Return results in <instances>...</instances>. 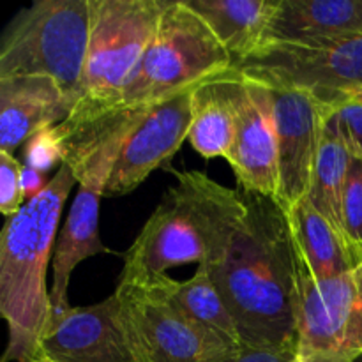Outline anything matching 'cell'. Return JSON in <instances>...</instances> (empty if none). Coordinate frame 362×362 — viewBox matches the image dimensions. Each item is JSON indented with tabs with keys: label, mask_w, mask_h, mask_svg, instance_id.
Here are the masks:
<instances>
[{
	"label": "cell",
	"mask_w": 362,
	"mask_h": 362,
	"mask_svg": "<svg viewBox=\"0 0 362 362\" xmlns=\"http://www.w3.org/2000/svg\"><path fill=\"white\" fill-rule=\"evenodd\" d=\"M244 193V191H243ZM247 216L232 250L209 269L243 349H296L299 262L278 200L244 193Z\"/></svg>",
	"instance_id": "cell-1"
},
{
	"label": "cell",
	"mask_w": 362,
	"mask_h": 362,
	"mask_svg": "<svg viewBox=\"0 0 362 362\" xmlns=\"http://www.w3.org/2000/svg\"><path fill=\"white\" fill-rule=\"evenodd\" d=\"M177 184L124 253V285H151L175 265L221 264L247 216L240 189H230L202 172H173Z\"/></svg>",
	"instance_id": "cell-2"
},
{
	"label": "cell",
	"mask_w": 362,
	"mask_h": 362,
	"mask_svg": "<svg viewBox=\"0 0 362 362\" xmlns=\"http://www.w3.org/2000/svg\"><path fill=\"white\" fill-rule=\"evenodd\" d=\"M74 184L73 172L62 163L46 189L6 219L0 237V315L9 329L4 362L45 359L41 338L53 313L46 269Z\"/></svg>",
	"instance_id": "cell-3"
},
{
	"label": "cell",
	"mask_w": 362,
	"mask_h": 362,
	"mask_svg": "<svg viewBox=\"0 0 362 362\" xmlns=\"http://www.w3.org/2000/svg\"><path fill=\"white\" fill-rule=\"evenodd\" d=\"M90 32L88 0H37L0 39V78L48 76L78 103Z\"/></svg>",
	"instance_id": "cell-4"
},
{
	"label": "cell",
	"mask_w": 362,
	"mask_h": 362,
	"mask_svg": "<svg viewBox=\"0 0 362 362\" xmlns=\"http://www.w3.org/2000/svg\"><path fill=\"white\" fill-rule=\"evenodd\" d=\"M88 6L90 32L81 94L69 120L119 108L127 81L158 28L166 0H88Z\"/></svg>",
	"instance_id": "cell-5"
},
{
	"label": "cell",
	"mask_w": 362,
	"mask_h": 362,
	"mask_svg": "<svg viewBox=\"0 0 362 362\" xmlns=\"http://www.w3.org/2000/svg\"><path fill=\"white\" fill-rule=\"evenodd\" d=\"M232 69L233 59L209 25L184 0H166L158 28L127 81L120 106L156 105L182 88Z\"/></svg>",
	"instance_id": "cell-6"
},
{
	"label": "cell",
	"mask_w": 362,
	"mask_h": 362,
	"mask_svg": "<svg viewBox=\"0 0 362 362\" xmlns=\"http://www.w3.org/2000/svg\"><path fill=\"white\" fill-rule=\"evenodd\" d=\"M115 296L134 362H233L243 352L189 320L159 286L119 283Z\"/></svg>",
	"instance_id": "cell-7"
},
{
	"label": "cell",
	"mask_w": 362,
	"mask_h": 362,
	"mask_svg": "<svg viewBox=\"0 0 362 362\" xmlns=\"http://www.w3.org/2000/svg\"><path fill=\"white\" fill-rule=\"evenodd\" d=\"M297 361L362 362V264L325 281L299 271Z\"/></svg>",
	"instance_id": "cell-8"
},
{
	"label": "cell",
	"mask_w": 362,
	"mask_h": 362,
	"mask_svg": "<svg viewBox=\"0 0 362 362\" xmlns=\"http://www.w3.org/2000/svg\"><path fill=\"white\" fill-rule=\"evenodd\" d=\"M265 87L271 98L276 138H278V202L285 211H288L293 205L306 200L310 194L322 138L329 117L334 112V106L300 88L274 87V85H265Z\"/></svg>",
	"instance_id": "cell-9"
},
{
	"label": "cell",
	"mask_w": 362,
	"mask_h": 362,
	"mask_svg": "<svg viewBox=\"0 0 362 362\" xmlns=\"http://www.w3.org/2000/svg\"><path fill=\"white\" fill-rule=\"evenodd\" d=\"M228 85L235 110V134L225 159L240 191L278 200V138L267 87L233 69L228 73Z\"/></svg>",
	"instance_id": "cell-10"
},
{
	"label": "cell",
	"mask_w": 362,
	"mask_h": 362,
	"mask_svg": "<svg viewBox=\"0 0 362 362\" xmlns=\"http://www.w3.org/2000/svg\"><path fill=\"white\" fill-rule=\"evenodd\" d=\"M198 85L182 88L148 108L147 115L124 141L106 184L105 197L113 198L131 193L156 168L175 156L184 140L189 138L193 94Z\"/></svg>",
	"instance_id": "cell-11"
},
{
	"label": "cell",
	"mask_w": 362,
	"mask_h": 362,
	"mask_svg": "<svg viewBox=\"0 0 362 362\" xmlns=\"http://www.w3.org/2000/svg\"><path fill=\"white\" fill-rule=\"evenodd\" d=\"M41 352L53 362H134L115 292L98 304L52 313Z\"/></svg>",
	"instance_id": "cell-12"
},
{
	"label": "cell",
	"mask_w": 362,
	"mask_h": 362,
	"mask_svg": "<svg viewBox=\"0 0 362 362\" xmlns=\"http://www.w3.org/2000/svg\"><path fill=\"white\" fill-rule=\"evenodd\" d=\"M110 175L112 170L95 168L78 177L80 189L57 237L53 255V286L49 292L53 313H62L71 308L67 288L76 265L95 255L112 253L99 237V205Z\"/></svg>",
	"instance_id": "cell-13"
},
{
	"label": "cell",
	"mask_w": 362,
	"mask_h": 362,
	"mask_svg": "<svg viewBox=\"0 0 362 362\" xmlns=\"http://www.w3.org/2000/svg\"><path fill=\"white\" fill-rule=\"evenodd\" d=\"M73 108V99L52 78H0V151L14 154L39 131L62 124Z\"/></svg>",
	"instance_id": "cell-14"
},
{
	"label": "cell",
	"mask_w": 362,
	"mask_h": 362,
	"mask_svg": "<svg viewBox=\"0 0 362 362\" xmlns=\"http://www.w3.org/2000/svg\"><path fill=\"white\" fill-rule=\"evenodd\" d=\"M292 230L299 271L313 281L338 278L362 264V251L331 225L311 202L285 211Z\"/></svg>",
	"instance_id": "cell-15"
},
{
	"label": "cell",
	"mask_w": 362,
	"mask_h": 362,
	"mask_svg": "<svg viewBox=\"0 0 362 362\" xmlns=\"http://www.w3.org/2000/svg\"><path fill=\"white\" fill-rule=\"evenodd\" d=\"M362 32V0H278L267 45Z\"/></svg>",
	"instance_id": "cell-16"
},
{
	"label": "cell",
	"mask_w": 362,
	"mask_h": 362,
	"mask_svg": "<svg viewBox=\"0 0 362 362\" xmlns=\"http://www.w3.org/2000/svg\"><path fill=\"white\" fill-rule=\"evenodd\" d=\"M219 39L233 66L260 52L278 0H184Z\"/></svg>",
	"instance_id": "cell-17"
},
{
	"label": "cell",
	"mask_w": 362,
	"mask_h": 362,
	"mask_svg": "<svg viewBox=\"0 0 362 362\" xmlns=\"http://www.w3.org/2000/svg\"><path fill=\"white\" fill-rule=\"evenodd\" d=\"M235 134V110L228 73L211 78L194 88L189 141L205 159L226 158Z\"/></svg>",
	"instance_id": "cell-18"
},
{
	"label": "cell",
	"mask_w": 362,
	"mask_h": 362,
	"mask_svg": "<svg viewBox=\"0 0 362 362\" xmlns=\"http://www.w3.org/2000/svg\"><path fill=\"white\" fill-rule=\"evenodd\" d=\"M151 285L159 286L163 293L194 324L221 336L233 345L243 346L235 320L226 308L219 290L216 288L207 267L200 265L198 271L186 281H177L166 274Z\"/></svg>",
	"instance_id": "cell-19"
},
{
	"label": "cell",
	"mask_w": 362,
	"mask_h": 362,
	"mask_svg": "<svg viewBox=\"0 0 362 362\" xmlns=\"http://www.w3.org/2000/svg\"><path fill=\"white\" fill-rule=\"evenodd\" d=\"M332 113L325 126L324 138H322L320 154H318L308 200L334 228L349 237L345 230V219H343V194H345L350 166V147Z\"/></svg>",
	"instance_id": "cell-20"
},
{
	"label": "cell",
	"mask_w": 362,
	"mask_h": 362,
	"mask_svg": "<svg viewBox=\"0 0 362 362\" xmlns=\"http://www.w3.org/2000/svg\"><path fill=\"white\" fill-rule=\"evenodd\" d=\"M350 166L343 194V219L352 243L362 251V152L349 144Z\"/></svg>",
	"instance_id": "cell-21"
},
{
	"label": "cell",
	"mask_w": 362,
	"mask_h": 362,
	"mask_svg": "<svg viewBox=\"0 0 362 362\" xmlns=\"http://www.w3.org/2000/svg\"><path fill=\"white\" fill-rule=\"evenodd\" d=\"M23 165L48 173L57 165H62V140L57 126L46 127L25 144Z\"/></svg>",
	"instance_id": "cell-22"
},
{
	"label": "cell",
	"mask_w": 362,
	"mask_h": 362,
	"mask_svg": "<svg viewBox=\"0 0 362 362\" xmlns=\"http://www.w3.org/2000/svg\"><path fill=\"white\" fill-rule=\"evenodd\" d=\"M21 166L14 154L0 151V212L6 219L16 214L25 204L20 180Z\"/></svg>",
	"instance_id": "cell-23"
},
{
	"label": "cell",
	"mask_w": 362,
	"mask_h": 362,
	"mask_svg": "<svg viewBox=\"0 0 362 362\" xmlns=\"http://www.w3.org/2000/svg\"><path fill=\"white\" fill-rule=\"evenodd\" d=\"M336 124L345 134L346 141L362 152V105L357 103H339L334 106Z\"/></svg>",
	"instance_id": "cell-24"
},
{
	"label": "cell",
	"mask_w": 362,
	"mask_h": 362,
	"mask_svg": "<svg viewBox=\"0 0 362 362\" xmlns=\"http://www.w3.org/2000/svg\"><path fill=\"white\" fill-rule=\"evenodd\" d=\"M233 362H297L296 349H243Z\"/></svg>",
	"instance_id": "cell-25"
},
{
	"label": "cell",
	"mask_w": 362,
	"mask_h": 362,
	"mask_svg": "<svg viewBox=\"0 0 362 362\" xmlns=\"http://www.w3.org/2000/svg\"><path fill=\"white\" fill-rule=\"evenodd\" d=\"M20 180H21V193H23V200L27 202V200H32L34 197H37L41 191H45L52 179H48V173L32 168V166L23 165L21 166Z\"/></svg>",
	"instance_id": "cell-26"
},
{
	"label": "cell",
	"mask_w": 362,
	"mask_h": 362,
	"mask_svg": "<svg viewBox=\"0 0 362 362\" xmlns=\"http://www.w3.org/2000/svg\"><path fill=\"white\" fill-rule=\"evenodd\" d=\"M339 103H357V105H362V88H357V90H352V92H346V94H343L341 98H339V101L336 103V105H339Z\"/></svg>",
	"instance_id": "cell-27"
},
{
	"label": "cell",
	"mask_w": 362,
	"mask_h": 362,
	"mask_svg": "<svg viewBox=\"0 0 362 362\" xmlns=\"http://www.w3.org/2000/svg\"><path fill=\"white\" fill-rule=\"evenodd\" d=\"M35 362H53V361H48V359H42V361H35Z\"/></svg>",
	"instance_id": "cell-28"
},
{
	"label": "cell",
	"mask_w": 362,
	"mask_h": 362,
	"mask_svg": "<svg viewBox=\"0 0 362 362\" xmlns=\"http://www.w3.org/2000/svg\"><path fill=\"white\" fill-rule=\"evenodd\" d=\"M297 362H299V361H297Z\"/></svg>",
	"instance_id": "cell-29"
}]
</instances>
